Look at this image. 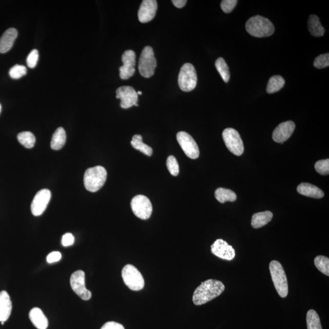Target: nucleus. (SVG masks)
Listing matches in <instances>:
<instances>
[{"instance_id":"1","label":"nucleus","mask_w":329,"mask_h":329,"mask_svg":"<svg viewBox=\"0 0 329 329\" xmlns=\"http://www.w3.org/2000/svg\"><path fill=\"white\" fill-rule=\"evenodd\" d=\"M225 286L222 282L215 279H208L201 283L195 289L193 296L195 305H201L206 304L222 294Z\"/></svg>"},{"instance_id":"2","label":"nucleus","mask_w":329,"mask_h":329,"mask_svg":"<svg viewBox=\"0 0 329 329\" xmlns=\"http://www.w3.org/2000/svg\"><path fill=\"white\" fill-rule=\"evenodd\" d=\"M246 29L250 35L259 38L269 37L275 32L272 22L260 15L250 18L246 22Z\"/></svg>"},{"instance_id":"3","label":"nucleus","mask_w":329,"mask_h":329,"mask_svg":"<svg viewBox=\"0 0 329 329\" xmlns=\"http://www.w3.org/2000/svg\"><path fill=\"white\" fill-rule=\"evenodd\" d=\"M107 171L102 166L87 169L84 177V186L88 191L96 192L105 184Z\"/></svg>"},{"instance_id":"4","label":"nucleus","mask_w":329,"mask_h":329,"mask_svg":"<svg viewBox=\"0 0 329 329\" xmlns=\"http://www.w3.org/2000/svg\"><path fill=\"white\" fill-rule=\"evenodd\" d=\"M269 272L277 292L281 298H286L288 293V281L281 264L273 260L269 263Z\"/></svg>"},{"instance_id":"5","label":"nucleus","mask_w":329,"mask_h":329,"mask_svg":"<svg viewBox=\"0 0 329 329\" xmlns=\"http://www.w3.org/2000/svg\"><path fill=\"white\" fill-rule=\"evenodd\" d=\"M124 283L132 291H140L144 287L145 280L138 268L132 265H127L122 270Z\"/></svg>"},{"instance_id":"6","label":"nucleus","mask_w":329,"mask_h":329,"mask_svg":"<svg viewBox=\"0 0 329 329\" xmlns=\"http://www.w3.org/2000/svg\"><path fill=\"white\" fill-rule=\"evenodd\" d=\"M197 81V71L193 65L185 64L179 74L178 84L180 89L184 92H190L196 87Z\"/></svg>"},{"instance_id":"7","label":"nucleus","mask_w":329,"mask_h":329,"mask_svg":"<svg viewBox=\"0 0 329 329\" xmlns=\"http://www.w3.org/2000/svg\"><path fill=\"white\" fill-rule=\"evenodd\" d=\"M156 66L157 63L153 49L149 46L145 47L139 59V73L143 77L150 78L154 74Z\"/></svg>"},{"instance_id":"8","label":"nucleus","mask_w":329,"mask_h":329,"mask_svg":"<svg viewBox=\"0 0 329 329\" xmlns=\"http://www.w3.org/2000/svg\"><path fill=\"white\" fill-rule=\"evenodd\" d=\"M131 206L133 213L142 220H148L151 217L152 206L150 200L144 195H139L133 198Z\"/></svg>"},{"instance_id":"9","label":"nucleus","mask_w":329,"mask_h":329,"mask_svg":"<svg viewBox=\"0 0 329 329\" xmlns=\"http://www.w3.org/2000/svg\"><path fill=\"white\" fill-rule=\"evenodd\" d=\"M223 138L226 147L234 154L239 156L244 152V145L240 135L236 129L227 128L224 130Z\"/></svg>"},{"instance_id":"10","label":"nucleus","mask_w":329,"mask_h":329,"mask_svg":"<svg viewBox=\"0 0 329 329\" xmlns=\"http://www.w3.org/2000/svg\"><path fill=\"white\" fill-rule=\"evenodd\" d=\"M70 285L73 292L83 300L89 301L92 298V293L87 289L85 284V273L82 270H78L72 274Z\"/></svg>"},{"instance_id":"11","label":"nucleus","mask_w":329,"mask_h":329,"mask_svg":"<svg viewBox=\"0 0 329 329\" xmlns=\"http://www.w3.org/2000/svg\"><path fill=\"white\" fill-rule=\"evenodd\" d=\"M177 138L179 145L187 157L191 159H196L200 156V150L197 143L189 133L181 131L178 133Z\"/></svg>"},{"instance_id":"12","label":"nucleus","mask_w":329,"mask_h":329,"mask_svg":"<svg viewBox=\"0 0 329 329\" xmlns=\"http://www.w3.org/2000/svg\"><path fill=\"white\" fill-rule=\"evenodd\" d=\"M117 99L121 100L120 106L123 109H128L133 106H139L138 94L133 87L122 86L116 91Z\"/></svg>"},{"instance_id":"13","label":"nucleus","mask_w":329,"mask_h":329,"mask_svg":"<svg viewBox=\"0 0 329 329\" xmlns=\"http://www.w3.org/2000/svg\"><path fill=\"white\" fill-rule=\"evenodd\" d=\"M51 191L48 189H42L37 192L31 203V211L34 216H40L43 214L50 203Z\"/></svg>"},{"instance_id":"14","label":"nucleus","mask_w":329,"mask_h":329,"mask_svg":"<svg viewBox=\"0 0 329 329\" xmlns=\"http://www.w3.org/2000/svg\"><path fill=\"white\" fill-rule=\"evenodd\" d=\"M123 66L120 67V76L123 80H128L136 72V55L132 50H126L122 55Z\"/></svg>"},{"instance_id":"15","label":"nucleus","mask_w":329,"mask_h":329,"mask_svg":"<svg viewBox=\"0 0 329 329\" xmlns=\"http://www.w3.org/2000/svg\"><path fill=\"white\" fill-rule=\"evenodd\" d=\"M211 251L214 255L224 260H232L236 257L235 249L222 239H218L214 243Z\"/></svg>"},{"instance_id":"16","label":"nucleus","mask_w":329,"mask_h":329,"mask_svg":"<svg viewBox=\"0 0 329 329\" xmlns=\"http://www.w3.org/2000/svg\"><path fill=\"white\" fill-rule=\"evenodd\" d=\"M158 9V2L156 0H143L138 12L139 21L143 24L148 23L154 18Z\"/></svg>"},{"instance_id":"17","label":"nucleus","mask_w":329,"mask_h":329,"mask_svg":"<svg viewBox=\"0 0 329 329\" xmlns=\"http://www.w3.org/2000/svg\"><path fill=\"white\" fill-rule=\"evenodd\" d=\"M295 124L292 121L282 123L273 132L274 141L280 143L287 141L295 129Z\"/></svg>"},{"instance_id":"18","label":"nucleus","mask_w":329,"mask_h":329,"mask_svg":"<svg viewBox=\"0 0 329 329\" xmlns=\"http://www.w3.org/2000/svg\"><path fill=\"white\" fill-rule=\"evenodd\" d=\"M17 35L15 28H9L4 32L0 38V53H6L11 50Z\"/></svg>"},{"instance_id":"19","label":"nucleus","mask_w":329,"mask_h":329,"mask_svg":"<svg viewBox=\"0 0 329 329\" xmlns=\"http://www.w3.org/2000/svg\"><path fill=\"white\" fill-rule=\"evenodd\" d=\"M12 304L7 292H0V321H7L11 314Z\"/></svg>"},{"instance_id":"20","label":"nucleus","mask_w":329,"mask_h":329,"mask_svg":"<svg viewBox=\"0 0 329 329\" xmlns=\"http://www.w3.org/2000/svg\"><path fill=\"white\" fill-rule=\"evenodd\" d=\"M29 317L32 324L38 329H47L48 326V319L41 309L35 307L29 312Z\"/></svg>"},{"instance_id":"21","label":"nucleus","mask_w":329,"mask_h":329,"mask_svg":"<svg viewBox=\"0 0 329 329\" xmlns=\"http://www.w3.org/2000/svg\"><path fill=\"white\" fill-rule=\"evenodd\" d=\"M297 191L304 196L320 199L324 197V193L320 188L309 183H301L299 185Z\"/></svg>"},{"instance_id":"22","label":"nucleus","mask_w":329,"mask_h":329,"mask_svg":"<svg viewBox=\"0 0 329 329\" xmlns=\"http://www.w3.org/2000/svg\"><path fill=\"white\" fill-rule=\"evenodd\" d=\"M273 214L272 211H265L254 214L252 217L251 226L254 229H258L268 224L272 221Z\"/></svg>"},{"instance_id":"23","label":"nucleus","mask_w":329,"mask_h":329,"mask_svg":"<svg viewBox=\"0 0 329 329\" xmlns=\"http://www.w3.org/2000/svg\"><path fill=\"white\" fill-rule=\"evenodd\" d=\"M308 30L310 33L314 37L323 36L325 33V29L322 27L320 18L318 16L311 15L308 21Z\"/></svg>"},{"instance_id":"24","label":"nucleus","mask_w":329,"mask_h":329,"mask_svg":"<svg viewBox=\"0 0 329 329\" xmlns=\"http://www.w3.org/2000/svg\"><path fill=\"white\" fill-rule=\"evenodd\" d=\"M66 132L62 127L57 128L52 137L51 148L54 150H60L63 148L66 142Z\"/></svg>"},{"instance_id":"25","label":"nucleus","mask_w":329,"mask_h":329,"mask_svg":"<svg viewBox=\"0 0 329 329\" xmlns=\"http://www.w3.org/2000/svg\"><path fill=\"white\" fill-rule=\"evenodd\" d=\"M215 196L221 203H224L227 201H235L237 198L235 192L229 190V189L224 188H217L215 192Z\"/></svg>"},{"instance_id":"26","label":"nucleus","mask_w":329,"mask_h":329,"mask_svg":"<svg viewBox=\"0 0 329 329\" xmlns=\"http://www.w3.org/2000/svg\"><path fill=\"white\" fill-rule=\"evenodd\" d=\"M142 140V136L141 135L133 136L131 142L132 147L137 149V150L142 152L146 156H151L152 154V149L150 146L143 143Z\"/></svg>"},{"instance_id":"27","label":"nucleus","mask_w":329,"mask_h":329,"mask_svg":"<svg viewBox=\"0 0 329 329\" xmlns=\"http://www.w3.org/2000/svg\"><path fill=\"white\" fill-rule=\"evenodd\" d=\"M285 83V80L281 76H272L270 78L266 87L267 93L271 94L279 92L284 86Z\"/></svg>"},{"instance_id":"28","label":"nucleus","mask_w":329,"mask_h":329,"mask_svg":"<svg viewBox=\"0 0 329 329\" xmlns=\"http://www.w3.org/2000/svg\"><path fill=\"white\" fill-rule=\"evenodd\" d=\"M17 139L21 144L26 148L31 149L34 147L35 143V138L33 133L29 131H24L19 133Z\"/></svg>"},{"instance_id":"29","label":"nucleus","mask_w":329,"mask_h":329,"mask_svg":"<svg viewBox=\"0 0 329 329\" xmlns=\"http://www.w3.org/2000/svg\"><path fill=\"white\" fill-rule=\"evenodd\" d=\"M216 67L224 82L226 83L229 82L230 77V72L225 60L222 57L218 58L216 62Z\"/></svg>"},{"instance_id":"30","label":"nucleus","mask_w":329,"mask_h":329,"mask_svg":"<svg viewBox=\"0 0 329 329\" xmlns=\"http://www.w3.org/2000/svg\"><path fill=\"white\" fill-rule=\"evenodd\" d=\"M306 320L307 329H322L320 318L314 310L308 311Z\"/></svg>"},{"instance_id":"31","label":"nucleus","mask_w":329,"mask_h":329,"mask_svg":"<svg viewBox=\"0 0 329 329\" xmlns=\"http://www.w3.org/2000/svg\"><path fill=\"white\" fill-rule=\"evenodd\" d=\"M314 263L319 271L325 275L329 276V259L328 257L323 256L316 257Z\"/></svg>"},{"instance_id":"32","label":"nucleus","mask_w":329,"mask_h":329,"mask_svg":"<svg viewBox=\"0 0 329 329\" xmlns=\"http://www.w3.org/2000/svg\"><path fill=\"white\" fill-rule=\"evenodd\" d=\"M27 73V68L24 66H21V65H15L10 69L9 72V76L14 80L20 79Z\"/></svg>"},{"instance_id":"33","label":"nucleus","mask_w":329,"mask_h":329,"mask_svg":"<svg viewBox=\"0 0 329 329\" xmlns=\"http://www.w3.org/2000/svg\"><path fill=\"white\" fill-rule=\"evenodd\" d=\"M167 167L171 175L177 177L179 173L178 162L173 156H169L167 160Z\"/></svg>"},{"instance_id":"34","label":"nucleus","mask_w":329,"mask_h":329,"mask_svg":"<svg viewBox=\"0 0 329 329\" xmlns=\"http://www.w3.org/2000/svg\"><path fill=\"white\" fill-rule=\"evenodd\" d=\"M314 66L318 69H322V68L328 67L329 66V54H321L316 57Z\"/></svg>"},{"instance_id":"35","label":"nucleus","mask_w":329,"mask_h":329,"mask_svg":"<svg viewBox=\"0 0 329 329\" xmlns=\"http://www.w3.org/2000/svg\"><path fill=\"white\" fill-rule=\"evenodd\" d=\"M315 168L318 173L321 175H328L329 173V160L319 161L316 163Z\"/></svg>"},{"instance_id":"36","label":"nucleus","mask_w":329,"mask_h":329,"mask_svg":"<svg viewBox=\"0 0 329 329\" xmlns=\"http://www.w3.org/2000/svg\"><path fill=\"white\" fill-rule=\"evenodd\" d=\"M238 1L237 0H223L221 3V8L223 12L230 13L235 8Z\"/></svg>"},{"instance_id":"37","label":"nucleus","mask_w":329,"mask_h":329,"mask_svg":"<svg viewBox=\"0 0 329 329\" xmlns=\"http://www.w3.org/2000/svg\"><path fill=\"white\" fill-rule=\"evenodd\" d=\"M38 60V52L37 50H32L29 54L27 63L29 68H33L37 64Z\"/></svg>"},{"instance_id":"38","label":"nucleus","mask_w":329,"mask_h":329,"mask_svg":"<svg viewBox=\"0 0 329 329\" xmlns=\"http://www.w3.org/2000/svg\"><path fill=\"white\" fill-rule=\"evenodd\" d=\"M74 242V237L73 234L67 233L64 234L62 239V245L65 247L73 245Z\"/></svg>"},{"instance_id":"39","label":"nucleus","mask_w":329,"mask_h":329,"mask_svg":"<svg viewBox=\"0 0 329 329\" xmlns=\"http://www.w3.org/2000/svg\"><path fill=\"white\" fill-rule=\"evenodd\" d=\"M62 258V254L58 251L52 252L48 254L47 257V261L48 263L57 262Z\"/></svg>"},{"instance_id":"40","label":"nucleus","mask_w":329,"mask_h":329,"mask_svg":"<svg viewBox=\"0 0 329 329\" xmlns=\"http://www.w3.org/2000/svg\"><path fill=\"white\" fill-rule=\"evenodd\" d=\"M101 329H125L123 325L119 322L109 321L103 325Z\"/></svg>"},{"instance_id":"41","label":"nucleus","mask_w":329,"mask_h":329,"mask_svg":"<svg viewBox=\"0 0 329 329\" xmlns=\"http://www.w3.org/2000/svg\"><path fill=\"white\" fill-rule=\"evenodd\" d=\"M186 0H172V3L178 8H183L186 5Z\"/></svg>"},{"instance_id":"42","label":"nucleus","mask_w":329,"mask_h":329,"mask_svg":"<svg viewBox=\"0 0 329 329\" xmlns=\"http://www.w3.org/2000/svg\"><path fill=\"white\" fill-rule=\"evenodd\" d=\"M137 93H138V94L139 95V94H142V92H141V91H139V92H137Z\"/></svg>"},{"instance_id":"43","label":"nucleus","mask_w":329,"mask_h":329,"mask_svg":"<svg viewBox=\"0 0 329 329\" xmlns=\"http://www.w3.org/2000/svg\"><path fill=\"white\" fill-rule=\"evenodd\" d=\"M2 112V105L0 104V113Z\"/></svg>"},{"instance_id":"44","label":"nucleus","mask_w":329,"mask_h":329,"mask_svg":"<svg viewBox=\"0 0 329 329\" xmlns=\"http://www.w3.org/2000/svg\"><path fill=\"white\" fill-rule=\"evenodd\" d=\"M5 324V322H2V324L3 325Z\"/></svg>"}]
</instances>
